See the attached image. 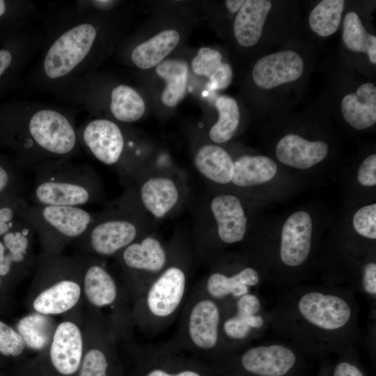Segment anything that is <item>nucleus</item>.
<instances>
[{"label":"nucleus","instance_id":"1","mask_svg":"<svg viewBox=\"0 0 376 376\" xmlns=\"http://www.w3.org/2000/svg\"><path fill=\"white\" fill-rule=\"evenodd\" d=\"M101 14L74 4L42 13L44 41L26 78L30 88L65 106H81L104 50Z\"/></svg>","mask_w":376,"mask_h":376},{"label":"nucleus","instance_id":"2","mask_svg":"<svg viewBox=\"0 0 376 376\" xmlns=\"http://www.w3.org/2000/svg\"><path fill=\"white\" fill-rule=\"evenodd\" d=\"M70 107L20 100L0 102V148L11 150L20 169L75 156L80 144Z\"/></svg>","mask_w":376,"mask_h":376},{"label":"nucleus","instance_id":"3","mask_svg":"<svg viewBox=\"0 0 376 376\" xmlns=\"http://www.w3.org/2000/svg\"><path fill=\"white\" fill-rule=\"evenodd\" d=\"M33 169L32 199L36 205L81 207L98 198L97 178L88 164L55 159L40 162Z\"/></svg>","mask_w":376,"mask_h":376},{"label":"nucleus","instance_id":"4","mask_svg":"<svg viewBox=\"0 0 376 376\" xmlns=\"http://www.w3.org/2000/svg\"><path fill=\"white\" fill-rule=\"evenodd\" d=\"M19 217L25 219L47 247L80 237L97 215L81 207L29 205L22 207Z\"/></svg>","mask_w":376,"mask_h":376},{"label":"nucleus","instance_id":"5","mask_svg":"<svg viewBox=\"0 0 376 376\" xmlns=\"http://www.w3.org/2000/svg\"><path fill=\"white\" fill-rule=\"evenodd\" d=\"M40 29L0 31V100L17 86L26 67L43 45Z\"/></svg>","mask_w":376,"mask_h":376},{"label":"nucleus","instance_id":"6","mask_svg":"<svg viewBox=\"0 0 376 376\" xmlns=\"http://www.w3.org/2000/svg\"><path fill=\"white\" fill-rule=\"evenodd\" d=\"M77 138L97 160L106 165H115L121 159L125 141L121 128L115 122L97 118L77 128Z\"/></svg>","mask_w":376,"mask_h":376},{"label":"nucleus","instance_id":"7","mask_svg":"<svg viewBox=\"0 0 376 376\" xmlns=\"http://www.w3.org/2000/svg\"><path fill=\"white\" fill-rule=\"evenodd\" d=\"M137 231L134 223L127 219L97 216L77 239L84 240L99 255L111 256L132 244Z\"/></svg>","mask_w":376,"mask_h":376},{"label":"nucleus","instance_id":"8","mask_svg":"<svg viewBox=\"0 0 376 376\" xmlns=\"http://www.w3.org/2000/svg\"><path fill=\"white\" fill-rule=\"evenodd\" d=\"M298 308L308 322L325 330L343 327L351 316L350 307L343 299L318 292L303 295L299 301Z\"/></svg>","mask_w":376,"mask_h":376},{"label":"nucleus","instance_id":"9","mask_svg":"<svg viewBox=\"0 0 376 376\" xmlns=\"http://www.w3.org/2000/svg\"><path fill=\"white\" fill-rule=\"evenodd\" d=\"M304 72L301 57L292 50L267 54L259 59L252 70L254 83L263 89H272L299 79Z\"/></svg>","mask_w":376,"mask_h":376},{"label":"nucleus","instance_id":"10","mask_svg":"<svg viewBox=\"0 0 376 376\" xmlns=\"http://www.w3.org/2000/svg\"><path fill=\"white\" fill-rule=\"evenodd\" d=\"M186 284L182 269L172 266L165 269L147 292L146 301L150 313L158 318L171 316L182 301Z\"/></svg>","mask_w":376,"mask_h":376},{"label":"nucleus","instance_id":"11","mask_svg":"<svg viewBox=\"0 0 376 376\" xmlns=\"http://www.w3.org/2000/svg\"><path fill=\"white\" fill-rule=\"evenodd\" d=\"M312 220L305 211L291 214L281 232L280 256L286 265L296 267L308 258L311 246Z\"/></svg>","mask_w":376,"mask_h":376},{"label":"nucleus","instance_id":"12","mask_svg":"<svg viewBox=\"0 0 376 376\" xmlns=\"http://www.w3.org/2000/svg\"><path fill=\"white\" fill-rule=\"evenodd\" d=\"M244 369L260 376H281L295 364L296 357L289 348L281 345L250 348L242 357Z\"/></svg>","mask_w":376,"mask_h":376},{"label":"nucleus","instance_id":"13","mask_svg":"<svg viewBox=\"0 0 376 376\" xmlns=\"http://www.w3.org/2000/svg\"><path fill=\"white\" fill-rule=\"evenodd\" d=\"M328 152L325 142L308 141L295 134L283 136L276 148V157L281 163L299 169H309L322 162Z\"/></svg>","mask_w":376,"mask_h":376},{"label":"nucleus","instance_id":"14","mask_svg":"<svg viewBox=\"0 0 376 376\" xmlns=\"http://www.w3.org/2000/svg\"><path fill=\"white\" fill-rule=\"evenodd\" d=\"M82 338L72 322H64L56 328L51 345L50 357L54 368L63 375H71L79 367Z\"/></svg>","mask_w":376,"mask_h":376},{"label":"nucleus","instance_id":"15","mask_svg":"<svg viewBox=\"0 0 376 376\" xmlns=\"http://www.w3.org/2000/svg\"><path fill=\"white\" fill-rule=\"evenodd\" d=\"M220 312L217 304L210 299L198 300L192 306L188 319V335L199 349L214 347L219 338Z\"/></svg>","mask_w":376,"mask_h":376},{"label":"nucleus","instance_id":"16","mask_svg":"<svg viewBox=\"0 0 376 376\" xmlns=\"http://www.w3.org/2000/svg\"><path fill=\"white\" fill-rule=\"evenodd\" d=\"M211 210L216 219L219 238L228 244L243 240L246 229V218L238 198L219 195L211 202Z\"/></svg>","mask_w":376,"mask_h":376},{"label":"nucleus","instance_id":"17","mask_svg":"<svg viewBox=\"0 0 376 376\" xmlns=\"http://www.w3.org/2000/svg\"><path fill=\"white\" fill-rule=\"evenodd\" d=\"M345 121L361 130L376 122V86L371 82L361 84L354 93L345 95L340 104Z\"/></svg>","mask_w":376,"mask_h":376},{"label":"nucleus","instance_id":"18","mask_svg":"<svg viewBox=\"0 0 376 376\" xmlns=\"http://www.w3.org/2000/svg\"><path fill=\"white\" fill-rule=\"evenodd\" d=\"M272 6L267 0L246 1L233 24L234 35L240 45L249 47L258 42Z\"/></svg>","mask_w":376,"mask_h":376},{"label":"nucleus","instance_id":"19","mask_svg":"<svg viewBox=\"0 0 376 376\" xmlns=\"http://www.w3.org/2000/svg\"><path fill=\"white\" fill-rule=\"evenodd\" d=\"M122 257L127 267L154 273L162 270L166 263L165 249L152 237L132 242L124 249Z\"/></svg>","mask_w":376,"mask_h":376},{"label":"nucleus","instance_id":"20","mask_svg":"<svg viewBox=\"0 0 376 376\" xmlns=\"http://www.w3.org/2000/svg\"><path fill=\"white\" fill-rule=\"evenodd\" d=\"M142 203L157 218L165 216L176 205L178 191L174 182L166 177L151 178L140 189Z\"/></svg>","mask_w":376,"mask_h":376},{"label":"nucleus","instance_id":"21","mask_svg":"<svg viewBox=\"0 0 376 376\" xmlns=\"http://www.w3.org/2000/svg\"><path fill=\"white\" fill-rule=\"evenodd\" d=\"M179 40L180 34L177 31H162L136 46L131 52V61L141 69L157 66L174 49Z\"/></svg>","mask_w":376,"mask_h":376},{"label":"nucleus","instance_id":"22","mask_svg":"<svg viewBox=\"0 0 376 376\" xmlns=\"http://www.w3.org/2000/svg\"><path fill=\"white\" fill-rule=\"evenodd\" d=\"M194 164L202 175L213 182L227 184L232 180L234 162L220 146L207 144L201 147L195 155Z\"/></svg>","mask_w":376,"mask_h":376},{"label":"nucleus","instance_id":"23","mask_svg":"<svg viewBox=\"0 0 376 376\" xmlns=\"http://www.w3.org/2000/svg\"><path fill=\"white\" fill-rule=\"evenodd\" d=\"M80 295L76 282L63 280L42 292L34 300L33 308L43 315L62 313L75 306Z\"/></svg>","mask_w":376,"mask_h":376},{"label":"nucleus","instance_id":"24","mask_svg":"<svg viewBox=\"0 0 376 376\" xmlns=\"http://www.w3.org/2000/svg\"><path fill=\"white\" fill-rule=\"evenodd\" d=\"M277 171L276 162L263 155H243L234 162L231 182L237 186L249 187L265 183Z\"/></svg>","mask_w":376,"mask_h":376},{"label":"nucleus","instance_id":"25","mask_svg":"<svg viewBox=\"0 0 376 376\" xmlns=\"http://www.w3.org/2000/svg\"><path fill=\"white\" fill-rule=\"evenodd\" d=\"M36 3L27 0H0V31H22L33 28L41 18Z\"/></svg>","mask_w":376,"mask_h":376},{"label":"nucleus","instance_id":"26","mask_svg":"<svg viewBox=\"0 0 376 376\" xmlns=\"http://www.w3.org/2000/svg\"><path fill=\"white\" fill-rule=\"evenodd\" d=\"M157 74L166 81L162 100L168 107H175L186 93L188 66L180 59H167L156 66Z\"/></svg>","mask_w":376,"mask_h":376},{"label":"nucleus","instance_id":"27","mask_svg":"<svg viewBox=\"0 0 376 376\" xmlns=\"http://www.w3.org/2000/svg\"><path fill=\"white\" fill-rule=\"evenodd\" d=\"M109 109L112 116L123 123L139 120L145 112V103L140 94L132 87L119 84L109 94Z\"/></svg>","mask_w":376,"mask_h":376},{"label":"nucleus","instance_id":"28","mask_svg":"<svg viewBox=\"0 0 376 376\" xmlns=\"http://www.w3.org/2000/svg\"><path fill=\"white\" fill-rule=\"evenodd\" d=\"M258 281L257 272L246 267L232 276L221 273L211 274L207 281L206 288L210 295L214 298H221L229 294L240 297L248 293V286L256 285Z\"/></svg>","mask_w":376,"mask_h":376},{"label":"nucleus","instance_id":"29","mask_svg":"<svg viewBox=\"0 0 376 376\" xmlns=\"http://www.w3.org/2000/svg\"><path fill=\"white\" fill-rule=\"evenodd\" d=\"M84 290L88 299L97 306L111 304L116 298V286L110 274L102 266L92 265L86 270Z\"/></svg>","mask_w":376,"mask_h":376},{"label":"nucleus","instance_id":"30","mask_svg":"<svg viewBox=\"0 0 376 376\" xmlns=\"http://www.w3.org/2000/svg\"><path fill=\"white\" fill-rule=\"evenodd\" d=\"M343 41L348 49L366 53L370 62L376 63V37L367 32L355 12L347 13L344 18Z\"/></svg>","mask_w":376,"mask_h":376},{"label":"nucleus","instance_id":"31","mask_svg":"<svg viewBox=\"0 0 376 376\" xmlns=\"http://www.w3.org/2000/svg\"><path fill=\"white\" fill-rule=\"evenodd\" d=\"M219 118L209 132L215 143H223L234 135L240 123V111L236 100L229 96H220L215 102Z\"/></svg>","mask_w":376,"mask_h":376},{"label":"nucleus","instance_id":"32","mask_svg":"<svg viewBox=\"0 0 376 376\" xmlns=\"http://www.w3.org/2000/svg\"><path fill=\"white\" fill-rule=\"evenodd\" d=\"M343 0H323L311 10L308 23L313 32L322 37L334 33L344 8Z\"/></svg>","mask_w":376,"mask_h":376},{"label":"nucleus","instance_id":"33","mask_svg":"<svg viewBox=\"0 0 376 376\" xmlns=\"http://www.w3.org/2000/svg\"><path fill=\"white\" fill-rule=\"evenodd\" d=\"M17 330L25 345L33 350H40L50 339L52 324L46 315L32 313L18 322Z\"/></svg>","mask_w":376,"mask_h":376},{"label":"nucleus","instance_id":"34","mask_svg":"<svg viewBox=\"0 0 376 376\" xmlns=\"http://www.w3.org/2000/svg\"><path fill=\"white\" fill-rule=\"evenodd\" d=\"M16 164L0 156V198L20 196L22 182Z\"/></svg>","mask_w":376,"mask_h":376},{"label":"nucleus","instance_id":"35","mask_svg":"<svg viewBox=\"0 0 376 376\" xmlns=\"http://www.w3.org/2000/svg\"><path fill=\"white\" fill-rule=\"evenodd\" d=\"M221 53L214 49L202 47L191 61L194 72L208 78L222 64Z\"/></svg>","mask_w":376,"mask_h":376},{"label":"nucleus","instance_id":"36","mask_svg":"<svg viewBox=\"0 0 376 376\" xmlns=\"http://www.w3.org/2000/svg\"><path fill=\"white\" fill-rule=\"evenodd\" d=\"M353 226L359 235L372 240L376 239V204L360 208L353 217Z\"/></svg>","mask_w":376,"mask_h":376},{"label":"nucleus","instance_id":"37","mask_svg":"<svg viewBox=\"0 0 376 376\" xmlns=\"http://www.w3.org/2000/svg\"><path fill=\"white\" fill-rule=\"evenodd\" d=\"M25 347V343L13 328L0 321V352L4 356L17 357Z\"/></svg>","mask_w":376,"mask_h":376},{"label":"nucleus","instance_id":"38","mask_svg":"<svg viewBox=\"0 0 376 376\" xmlns=\"http://www.w3.org/2000/svg\"><path fill=\"white\" fill-rule=\"evenodd\" d=\"M108 363L99 350L88 351L83 360L79 376H107Z\"/></svg>","mask_w":376,"mask_h":376},{"label":"nucleus","instance_id":"39","mask_svg":"<svg viewBox=\"0 0 376 376\" xmlns=\"http://www.w3.org/2000/svg\"><path fill=\"white\" fill-rule=\"evenodd\" d=\"M357 180L363 186L376 185V155L372 154L361 164L357 173Z\"/></svg>","mask_w":376,"mask_h":376},{"label":"nucleus","instance_id":"40","mask_svg":"<svg viewBox=\"0 0 376 376\" xmlns=\"http://www.w3.org/2000/svg\"><path fill=\"white\" fill-rule=\"evenodd\" d=\"M226 334L233 339H242L249 334L251 327L240 317L228 318L224 324Z\"/></svg>","mask_w":376,"mask_h":376},{"label":"nucleus","instance_id":"41","mask_svg":"<svg viewBox=\"0 0 376 376\" xmlns=\"http://www.w3.org/2000/svg\"><path fill=\"white\" fill-rule=\"evenodd\" d=\"M209 79L212 88L224 89L230 85L232 81V68L228 63H222Z\"/></svg>","mask_w":376,"mask_h":376},{"label":"nucleus","instance_id":"42","mask_svg":"<svg viewBox=\"0 0 376 376\" xmlns=\"http://www.w3.org/2000/svg\"><path fill=\"white\" fill-rule=\"evenodd\" d=\"M260 308L258 299L253 295L246 294L240 297L237 302L238 315H256Z\"/></svg>","mask_w":376,"mask_h":376},{"label":"nucleus","instance_id":"43","mask_svg":"<svg viewBox=\"0 0 376 376\" xmlns=\"http://www.w3.org/2000/svg\"><path fill=\"white\" fill-rule=\"evenodd\" d=\"M363 285L365 290L372 295L376 294V264L369 263L364 267Z\"/></svg>","mask_w":376,"mask_h":376},{"label":"nucleus","instance_id":"44","mask_svg":"<svg viewBox=\"0 0 376 376\" xmlns=\"http://www.w3.org/2000/svg\"><path fill=\"white\" fill-rule=\"evenodd\" d=\"M334 376H363L354 366L347 363H340L335 368Z\"/></svg>","mask_w":376,"mask_h":376},{"label":"nucleus","instance_id":"45","mask_svg":"<svg viewBox=\"0 0 376 376\" xmlns=\"http://www.w3.org/2000/svg\"><path fill=\"white\" fill-rule=\"evenodd\" d=\"M146 376H201L196 372L184 370L176 374H170L161 369H155L149 372Z\"/></svg>","mask_w":376,"mask_h":376},{"label":"nucleus","instance_id":"46","mask_svg":"<svg viewBox=\"0 0 376 376\" xmlns=\"http://www.w3.org/2000/svg\"><path fill=\"white\" fill-rule=\"evenodd\" d=\"M236 315L242 318L251 328H260L263 325V319L260 315Z\"/></svg>","mask_w":376,"mask_h":376},{"label":"nucleus","instance_id":"47","mask_svg":"<svg viewBox=\"0 0 376 376\" xmlns=\"http://www.w3.org/2000/svg\"><path fill=\"white\" fill-rule=\"evenodd\" d=\"M245 2L244 0H227L226 5L229 11L236 13L241 9Z\"/></svg>","mask_w":376,"mask_h":376},{"label":"nucleus","instance_id":"48","mask_svg":"<svg viewBox=\"0 0 376 376\" xmlns=\"http://www.w3.org/2000/svg\"><path fill=\"white\" fill-rule=\"evenodd\" d=\"M1 279H0V287H1Z\"/></svg>","mask_w":376,"mask_h":376}]
</instances>
